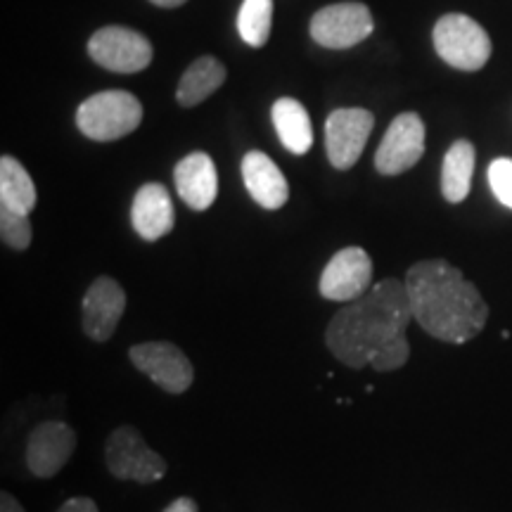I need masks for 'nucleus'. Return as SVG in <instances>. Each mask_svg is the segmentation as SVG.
<instances>
[{
    "label": "nucleus",
    "mask_w": 512,
    "mask_h": 512,
    "mask_svg": "<svg viewBox=\"0 0 512 512\" xmlns=\"http://www.w3.org/2000/svg\"><path fill=\"white\" fill-rule=\"evenodd\" d=\"M226 81V67L216 57L204 55L185 69L181 83H178L176 100L183 107H195L216 93Z\"/></svg>",
    "instance_id": "19"
},
{
    "label": "nucleus",
    "mask_w": 512,
    "mask_h": 512,
    "mask_svg": "<svg viewBox=\"0 0 512 512\" xmlns=\"http://www.w3.org/2000/svg\"><path fill=\"white\" fill-rule=\"evenodd\" d=\"M133 230L147 242H157L166 238L174 230L176 211L169 192L162 183H145L136 192L131 207Z\"/></svg>",
    "instance_id": "14"
},
{
    "label": "nucleus",
    "mask_w": 512,
    "mask_h": 512,
    "mask_svg": "<svg viewBox=\"0 0 512 512\" xmlns=\"http://www.w3.org/2000/svg\"><path fill=\"white\" fill-rule=\"evenodd\" d=\"M143 121V105L128 91H102L81 102L76 126L86 138L110 143L131 136Z\"/></svg>",
    "instance_id": "3"
},
{
    "label": "nucleus",
    "mask_w": 512,
    "mask_h": 512,
    "mask_svg": "<svg viewBox=\"0 0 512 512\" xmlns=\"http://www.w3.org/2000/svg\"><path fill=\"white\" fill-rule=\"evenodd\" d=\"M489 185L494 190L496 200L512 209V159L498 157L489 164Z\"/></svg>",
    "instance_id": "23"
},
{
    "label": "nucleus",
    "mask_w": 512,
    "mask_h": 512,
    "mask_svg": "<svg viewBox=\"0 0 512 512\" xmlns=\"http://www.w3.org/2000/svg\"><path fill=\"white\" fill-rule=\"evenodd\" d=\"M162 512H200V505H197L195 498L181 496L176 501H171Z\"/></svg>",
    "instance_id": "25"
},
{
    "label": "nucleus",
    "mask_w": 512,
    "mask_h": 512,
    "mask_svg": "<svg viewBox=\"0 0 512 512\" xmlns=\"http://www.w3.org/2000/svg\"><path fill=\"white\" fill-rule=\"evenodd\" d=\"M0 512H27V510L22 508V503H19L15 496L8 494V491H3V494H0Z\"/></svg>",
    "instance_id": "26"
},
{
    "label": "nucleus",
    "mask_w": 512,
    "mask_h": 512,
    "mask_svg": "<svg viewBox=\"0 0 512 512\" xmlns=\"http://www.w3.org/2000/svg\"><path fill=\"white\" fill-rule=\"evenodd\" d=\"M373 29V15L363 3H335L311 17L313 41L330 50L354 48L366 41Z\"/></svg>",
    "instance_id": "7"
},
{
    "label": "nucleus",
    "mask_w": 512,
    "mask_h": 512,
    "mask_svg": "<svg viewBox=\"0 0 512 512\" xmlns=\"http://www.w3.org/2000/svg\"><path fill=\"white\" fill-rule=\"evenodd\" d=\"M176 190L181 200L195 211H207L219 195L216 166L204 152H192L176 164Z\"/></svg>",
    "instance_id": "16"
},
{
    "label": "nucleus",
    "mask_w": 512,
    "mask_h": 512,
    "mask_svg": "<svg viewBox=\"0 0 512 512\" xmlns=\"http://www.w3.org/2000/svg\"><path fill=\"white\" fill-rule=\"evenodd\" d=\"M411 299L403 280L384 278L356 302L342 306L325 330V347L344 366L394 373L411 358Z\"/></svg>",
    "instance_id": "1"
},
{
    "label": "nucleus",
    "mask_w": 512,
    "mask_h": 512,
    "mask_svg": "<svg viewBox=\"0 0 512 512\" xmlns=\"http://www.w3.org/2000/svg\"><path fill=\"white\" fill-rule=\"evenodd\" d=\"M0 238H3V245L15 249V252H24V249H29L31 238H34L29 216L0 207Z\"/></svg>",
    "instance_id": "22"
},
{
    "label": "nucleus",
    "mask_w": 512,
    "mask_h": 512,
    "mask_svg": "<svg viewBox=\"0 0 512 512\" xmlns=\"http://www.w3.org/2000/svg\"><path fill=\"white\" fill-rule=\"evenodd\" d=\"M373 283V261L366 249L344 247L320 273L318 290L330 302H356Z\"/></svg>",
    "instance_id": "11"
},
{
    "label": "nucleus",
    "mask_w": 512,
    "mask_h": 512,
    "mask_svg": "<svg viewBox=\"0 0 512 512\" xmlns=\"http://www.w3.org/2000/svg\"><path fill=\"white\" fill-rule=\"evenodd\" d=\"M406 290L413 320L427 335L446 344H465L484 330L489 304L446 259L418 261L408 268Z\"/></svg>",
    "instance_id": "2"
},
{
    "label": "nucleus",
    "mask_w": 512,
    "mask_h": 512,
    "mask_svg": "<svg viewBox=\"0 0 512 512\" xmlns=\"http://www.w3.org/2000/svg\"><path fill=\"white\" fill-rule=\"evenodd\" d=\"M242 181L252 200L268 211L285 207L290 200V185L278 164L264 152L252 150L242 157Z\"/></svg>",
    "instance_id": "15"
},
{
    "label": "nucleus",
    "mask_w": 512,
    "mask_h": 512,
    "mask_svg": "<svg viewBox=\"0 0 512 512\" xmlns=\"http://www.w3.org/2000/svg\"><path fill=\"white\" fill-rule=\"evenodd\" d=\"M425 155V124L415 112H403L389 124L375 152V169L382 176H399Z\"/></svg>",
    "instance_id": "9"
},
{
    "label": "nucleus",
    "mask_w": 512,
    "mask_h": 512,
    "mask_svg": "<svg viewBox=\"0 0 512 512\" xmlns=\"http://www.w3.org/2000/svg\"><path fill=\"white\" fill-rule=\"evenodd\" d=\"M150 3L159 5V8H181L188 0H150Z\"/></svg>",
    "instance_id": "27"
},
{
    "label": "nucleus",
    "mask_w": 512,
    "mask_h": 512,
    "mask_svg": "<svg viewBox=\"0 0 512 512\" xmlns=\"http://www.w3.org/2000/svg\"><path fill=\"white\" fill-rule=\"evenodd\" d=\"M0 207L27 216L36 207L34 178L10 155H3L0 159Z\"/></svg>",
    "instance_id": "20"
},
{
    "label": "nucleus",
    "mask_w": 512,
    "mask_h": 512,
    "mask_svg": "<svg viewBox=\"0 0 512 512\" xmlns=\"http://www.w3.org/2000/svg\"><path fill=\"white\" fill-rule=\"evenodd\" d=\"M76 448V432L67 422L46 420L38 422L27 439V467L38 479L60 475Z\"/></svg>",
    "instance_id": "12"
},
{
    "label": "nucleus",
    "mask_w": 512,
    "mask_h": 512,
    "mask_svg": "<svg viewBox=\"0 0 512 512\" xmlns=\"http://www.w3.org/2000/svg\"><path fill=\"white\" fill-rule=\"evenodd\" d=\"M88 55L102 69L117 74H138L150 67L152 43L140 31L126 27L98 29L88 41Z\"/></svg>",
    "instance_id": "6"
},
{
    "label": "nucleus",
    "mask_w": 512,
    "mask_h": 512,
    "mask_svg": "<svg viewBox=\"0 0 512 512\" xmlns=\"http://www.w3.org/2000/svg\"><path fill=\"white\" fill-rule=\"evenodd\" d=\"M373 126V114L363 107L332 112L325 121V152H328L330 164L339 171L351 169L366 150Z\"/></svg>",
    "instance_id": "10"
},
{
    "label": "nucleus",
    "mask_w": 512,
    "mask_h": 512,
    "mask_svg": "<svg viewBox=\"0 0 512 512\" xmlns=\"http://www.w3.org/2000/svg\"><path fill=\"white\" fill-rule=\"evenodd\" d=\"M273 24V0H245L238 15L242 41L252 48L266 46Z\"/></svg>",
    "instance_id": "21"
},
{
    "label": "nucleus",
    "mask_w": 512,
    "mask_h": 512,
    "mask_svg": "<svg viewBox=\"0 0 512 512\" xmlns=\"http://www.w3.org/2000/svg\"><path fill=\"white\" fill-rule=\"evenodd\" d=\"M126 311V292L110 275H100L83 294V332L93 342H107Z\"/></svg>",
    "instance_id": "13"
},
{
    "label": "nucleus",
    "mask_w": 512,
    "mask_h": 512,
    "mask_svg": "<svg viewBox=\"0 0 512 512\" xmlns=\"http://www.w3.org/2000/svg\"><path fill=\"white\" fill-rule=\"evenodd\" d=\"M128 358L136 370L150 377L169 394H185L195 380L190 358L174 342H143L128 349Z\"/></svg>",
    "instance_id": "8"
},
{
    "label": "nucleus",
    "mask_w": 512,
    "mask_h": 512,
    "mask_svg": "<svg viewBox=\"0 0 512 512\" xmlns=\"http://www.w3.org/2000/svg\"><path fill=\"white\" fill-rule=\"evenodd\" d=\"M432 41L441 60L460 72H479L491 57V38L486 29L472 17L458 12L439 17Z\"/></svg>",
    "instance_id": "4"
},
{
    "label": "nucleus",
    "mask_w": 512,
    "mask_h": 512,
    "mask_svg": "<svg viewBox=\"0 0 512 512\" xmlns=\"http://www.w3.org/2000/svg\"><path fill=\"white\" fill-rule=\"evenodd\" d=\"M57 512H100V510H98V503H95L93 498L76 496V498H69L67 503H62Z\"/></svg>",
    "instance_id": "24"
},
{
    "label": "nucleus",
    "mask_w": 512,
    "mask_h": 512,
    "mask_svg": "<svg viewBox=\"0 0 512 512\" xmlns=\"http://www.w3.org/2000/svg\"><path fill=\"white\" fill-rule=\"evenodd\" d=\"M271 117L280 143L285 145L287 152H292V155H306L311 150L313 128L309 112L304 110L302 102L294 98L275 100Z\"/></svg>",
    "instance_id": "18"
},
{
    "label": "nucleus",
    "mask_w": 512,
    "mask_h": 512,
    "mask_svg": "<svg viewBox=\"0 0 512 512\" xmlns=\"http://www.w3.org/2000/svg\"><path fill=\"white\" fill-rule=\"evenodd\" d=\"M475 145L470 140L460 138L448 147L444 166H441V195L446 202L460 204L467 200L472 185V174H475Z\"/></svg>",
    "instance_id": "17"
},
{
    "label": "nucleus",
    "mask_w": 512,
    "mask_h": 512,
    "mask_svg": "<svg viewBox=\"0 0 512 512\" xmlns=\"http://www.w3.org/2000/svg\"><path fill=\"white\" fill-rule=\"evenodd\" d=\"M105 463L121 482L155 484L166 475V460L147 446L138 427L121 425L107 437Z\"/></svg>",
    "instance_id": "5"
}]
</instances>
